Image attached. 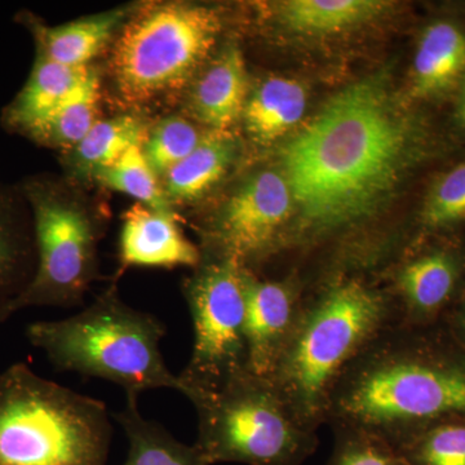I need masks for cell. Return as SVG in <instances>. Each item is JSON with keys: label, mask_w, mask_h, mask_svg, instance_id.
<instances>
[{"label": "cell", "mask_w": 465, "mask_h": 465, "mask_svg": "<svg viewBox=\"0 0 465 465\" xmlns=\"http://www.w3.org/2000/svg\"><path fill=\"white\" fill-rule=\"evenodd\" d=\"M385 290L397 324L437 326L465 292V251L450 242L419 250L394 269Z\"/></svg>", "instance_id": "obj_11"}, {"label": "cell", "mask_w": 465, "mask_h": 465, "mask_svg": "<svg viewBox=\"0 0 465 465\" xmlns=\"http://www.w3.org/2000/svg\"><path fill=\"white\" fill-rule=\"evenodd\" d=\"M249 94L246 61L240 45L232 43L193 82L188 112L208 130L229 131L241 121Z\"/></svg>", "instance_id": "obj_15"}, {"label": "cell", "mask_w": 465, "mask_h": 465, "mask_svg": "<svg viewBox=\"0 0 465 465\" xmlns=\"http://www.w3.org/2000/svg\"><path fill=\"white\" fill-rule=\"evenodd\" d=\"M397 450L409 465H465V419L434 424Z\"/></svg>", "instance_id": "obj_27"}, {"label": "cell", "mask_w": 465, "mask_h": 465, "mask_svg": "<svg viewBox=\"0 0 465 465\" xmlns=\"http://www.w3.org/2000/svg\"><path fill=\"white\" fill-rule=\"evenodd\" d=\"M455 119H457V124L465 130V76L458 88L457 104H455Z\"/></svg>", "instance_id": "obj_31"}, {"label": "cell", "mask_w": 465, "mask_h": 465, "mask_svg": "<svg viewBox=\"0 0 465 465\" xmlns=\"http://www.w3.org/2000/svg\"><path fill=\"white\" fill-rule=\"evenodd\" d=\"M308 94L295 79L272 76L250 91L241 121L253 142L271 143L302 122Z\"/></svg>", "instance_id": "obj_19"}, {"label": "cell", "mask_w": 465, "mask_h": 465, "mask_svg": "<svg viewBox=\"0 0 465 465\" xmlns=\"http://www.w3.org/2000/svg\"><path fill=\"white\" fill-rule=\"evenodd\" d=\"M223 32L215 8L189 2L137 7L113 45L116 92L130 105L174 96L191 87Z\"/></svg>", "instance_id": "obj_6"}, {"label": "cell", "mask_w": 465, "mask_h": 465, "mask_svg": "<svg viewBox=\"0 0 465 465\" xmlns=\"http://www.w3.org/2000/svg\"><path fill=\"white\" fill-rule=\"evenodd\" d=\"M457 419H465V351L442 324H394L339 379L326 423L399 449L421 430Z\"/></svg>", "instance_id": "obj_2"}, {"label": "cell", "mask_w": 465, "mask_h": 465, "mask_svg": "<svg viewBox=\"0 0 465 465\" xmlns=\"http://www.w3.org/2000/svg\"><path fill=\"white\" fill-rule=\"evenodd\" d=\"M143 118L121 114L100 119L74 149L66 153L67 163L79 177L94 179L97 173L112 167L127 150L140 145L148 134Z\"/></svg>", "instance_id": "obj_22"}, {"label": "cell", "mask_w": 465, "mask_h": 465, "mask_svg": "<svg viewBox=\"0 0 465 465\" xmlns=\"http://www.w3.org/2000/svg\"><path fill=\"white\" fill-rule=\"evenodd\" d=\"M244 266L225 256L202 258L183 283L193 322V351L179 375L191 399L247 369Z\"/></svg>", "instance_id": "obj_9"}, {"label": "cell", "mask_w": 465, "mask_h": 465, "mask_svg": "<svg viewBox=\"0 0 465 465\" xmlns=\"http://www.w3.org/2000/svg\"><path fill=\"white\" fill-rule=\"evenodd\" d=\"M207 131L202 133L189 119L179 115L168 116L149 128L142 148L158 179H164L173 167L188 157L200 145Z\"/></svg>", "instance_id": "obj_26"}, {"label": "cell", "mask_w": 465, "mask_h": 465, "mask_svg": "<svg viewBox=\"0 0 465 465\" xmlns=\"http://www.w3.org/2000/svg\"><path fill=\"white\" fill-rule=\"evenodd\" d=\"M243 277L247 370L269 379L298 323L304 295L292 278L262 280L247 268Z\"/></svg>", "instance_id": "obj_12"}, {"label": "cell", "mask_w": 465, "mask_h": 465, "mask_svg": "<svg viewBox=\"0 0 465 465\" xmlns=\"http://www.w3.org/2000/svg\"><path fill=\"white\" fill-rule=\"evenodd\" d=\"M23 194L0 192V296L12 298L29 283L27 274L35 249L33 223L27 222ZM0 300V302H2Z\"/></svg>", "instance_id": "obj_24"}, {"label": "cell", "mask_w": 465, "mask_h": 465, "mask_svg": "<svg viewBox=\"0 0 465 465\" xmlns=\"http://www.w3.org/2000/svg\"><path fill=\"white\" fill-rule=\"evenodd\" d=\"M166 326L153 314L125 304L116 284L90 305L60 321L29 324L26 336L58 371H73L121 385L125 393L168 388L183 393L168 369L161 341Z\"/></svg>", "instance_id": "obj_4"}, {"label": "cell", "mask_w": 465, "mask_h": 465, "mask_svg": "<svg viewBox=\"0 0 465 465\" xmlns=\"http://www.w3.org/2000/svg\"><path fill=\"white\" fill-rule=\"evenodd\" d=\"M105 403L45 381L24 363L0 375V465H106Z\"/></svg>", "instance_id": "obj_5"}, {"label": "cell", "mask_w": 465, "mask_h": 465, "mask_svg": "<svg viewBox=\"0 0 465 465\" xmlns=\"http://www.w3.org/2000/svg\"><path fill=\"white\" fill-rule=\"evenodd\" d=\"M391 3L381 0H286L274 16L290 32L323 36L351 32L381 17Z\"/></svg>", "instance_id": "obj_20"}, {"label": "cell", "mask_w": 465, "mask_h": 465, "mask_svg": "<svg viewBox=\"0 0 465 465\" xmlns=\"http://www.w3.org/2000/svg\"><path fill=\"white\" fill-rule=\"evenodd\" d=\"M336 443L329 465H409L402 454L374 434L336 430Z\"/></svg>", "instance_id": "obj_29"}, {"label": "cell", "mask_w": 465, "mask_h": 465, "mask_svg": "<svg viewBox=\"0 0 465 465\" xmlns=\"http://www.w3.org/2000/svg\"><path fill=\"white\" fill-rule=\"evenodd\" d=\"M430 145V125L387 70L342 88L280 149L295 204L283 244L316 243L371 222Z\"/></svg>", "instance_id": "obj_1"}, {"label": "cell", "mask_w": 465, "mask_h": 465, "mask_svg": "<svg viewBox=\"0 0 465 465\" xmlns=\"http://www.w3.org/2000/svg\"><path fill=\"white\" fill-rule=\"evenodd\" d=\"M20 192L32 213L36 265L29 283L0 302V323L25 308L81 305L99 269L100 220L69 185L34 176Z\"/></svg>", "instance_id": "obj_8"}, {"label": "cell", "mask_w": 465, "mask_h": 465, "mask_svg": "<svg viewBox=\"0 0 465 465\" xmlns=\"http://www.w3.org/2000/svg\"><path fill=\"white\" fill-rule=\"evenodd\" d=\"M100 76L92 69L84 84L25 136L47 148L74 149L100 121Z\"/></svg>", "instance_id": "obj_23"}, {"label": "cell", "mask_w": 465, "mask_h": 465, "mask_svg": "<svg viewBox=\"0 0 465 465\" xmlns=\"http://www.w3.org/2000/svg\"><path fill=\"white\" fill-rule=\"evenodd\" d=\"M240 153V143L231 131L208 130L191 154L163 179V191L171 204L200 200L224 179Z\"/></svg>", "instance_id": "obj_18"}, {"label": "cell", "mask_w": 465, "mask_h": 465, "mask_svg": "<svg viewBox=\"0 0 465 465\" xmlns=\"http://www.w3.org/2000/svg\"><path fill=\"white\" fill-rule=\"evenodd\" d=\"M189 401L208 465H302L316 451V430L300 423L273 382L247 369Z\"/></svg>", "instance_id": "obj_7"}, {"label": "cell", "mask_w": 465, "mask_h": 465, "mask_svg": "<svg viewBox=\"0 0 465 465\" xmlns=\"http://www.w3.org/2000/svg\"><path fill=\"white\" fill-rule=\"evenodd\" d=\"M91 72V67L61 65L36 54L26 84L3 112V124L25 136L84 84Z\"/></svg>", "instance_id": "obj_17"}, {"label": "cell", "mask_w": 465, "mask_h": 465, "mask_svg": "<svg viewBox=\"0 0 465 465\" xmlns=\"http://www.w3.org/2000/svg\"><path fill=\"white\" fill-rule=\"evenodd\" d=\"M394 324L396 311L387 290L362 277L338 275L304 298L298 323L269 381L300 423L317 432L326 423L339 379Z\"/></svg>", "instance_id": "obj_3"}, {"label": "cell", "mask_w": 465, "mask_h": 465, "mask_svg": "<svg viewBox=\"0 0 465 465\" xmlns=\"http://www.w3.org/2000/svg\"><path fill=\"white\" fill-rule=\"evenodd\" d=\"M465 76V29L454 21L439 20L419 38L409 100H436L455 90Z\"/></svg>", "instance_id": "obj_16"}, {"label": "cell", "mask_w": 465, "mask_h": 465, "mask_svg": "<svg viewBox=\"0 0 465 465\" xmlns=\"http://www.w3.org/2000/svg\"><path fill=\"white\" fill-rule=\"evenodd\" d=\"M125 405L115 420L128 439V455L122 465H208L197 445H183L164 428L146 420L137 406L139 394L125 393Z\"/></svg>", "instance_id": "obj_21"}, {"label": "cell", "mask_w": 465, "mask_h": 465, "mask_svg": "<svg viewBox=\"0 0 465 465\" xmlns=\"http://www.w3.org/2000/svg\"><path fill=\"white\" fill-rule=\"evenodd\" d=\"M440 324L445 327L446 331L454 339L459 347L465 351V292Z\"/></svg>", "instance_id": "obj_30"}, {"label": "cell", "mask_w": 465, "mask_h": 465, "mask_svg": "<svg viewBox=\"0 0 465 465\" xmlns=\"http://www.w3.org/2000/svg\"><path fill=\"white\" fill-rule=\"evenodd\" d=\"M419 217L423 231L430 234L465 223V159L432 183Z\"/></svg>", "instance_id": "obj_28"}, {"label": "cell", "mask_w": 465, "mask_h": 465, "mask_svg": "<svg viewBox=\"0 0 465 465\" xmlns=\"http://www.w3.org/2000/svg\"><path fill=\"white\" fill-rule=\"evenodd\" d=\"M203 253L183 232L176 213L142 203L125 211L119 235L121 272L127 268H197Z\"/></svg>", "instance_id": "obj_13"}, {"label": "cell", "mask_w": 465, "mask_h": 465, "mask_svg": "<svg viewBox=\"0 0 465 465\" xmlns=\"http://www.w3.org/2000/svg\"><path fill=\"white\" fill-rule=\"evenodd\" d=\"M142 145L140 143L127 150L112 167L101 171L94 180L110 191L130 195L136 203L145 204L163 213H174L173 204L167 200L163 185L159 183L157 174L143 155Z\"/></svg>", "instance_id": "obj_25"}, {"label": "cell", "mask_w": 465, "mask_h": 465, "mask_svg": "<svg viewBox=\"0 0 465 465\" xmlns=\"http://www.w3.org/2000/svg\"><path fill=\"white\" fill-rule=\"evenodd\" d=\"M293 213L292 193L281 171H258L229 195L208 224V255L232 258L249 269L282 246Z\"/></svg>", "instance_id": "obj_10"}, {"label": "cell", "mask_w": 465, "mask_h": 465, "mask_svg": "<svg viewBox=\"0 0 465 465\" xmlns=\"http://www.w3.org/2000/svg\"><path fill=\"white\" fill-rule=\"evenodd\" d=\"M137 7H119L101 14L48 26L30 12L18 15V21L32 32L36 54L70 67H90L94 58L114 41Z\"/></svg>", "instance_id": "obj_14"}]
</instances>
